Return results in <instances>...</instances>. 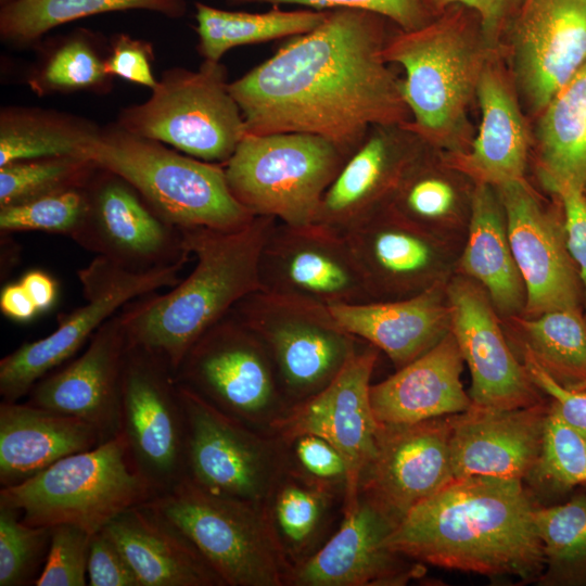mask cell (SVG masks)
I'll return each instance as SVG.
<instances>
[{"label": "cell", "instance_id": "1", "mask_svg": "<svg viewBox=\"0 0 586 586\" xmlns=\"http://www.w3.org/2000/svg\"><path fill=\"white\" fill-rule=\"evenodd\" d=\"M385 17L332 9L309 33L230 82L246 133L305 132L348 157L374 125H405L400 80L382 55Z\"/></svg>", "mask_w": 586, "mask_h": 586}, {"label": "cell", "instance_id": "2", "mask_svg": "<svg viewBox=\"0 0 586 586\" xmlns=\"http://www.w3.org/2000/svg\"><path fill=\"white\" fill-rule=\"evenodd\" d=\"M539 506L521 480L455 477L413 507L386 544L419 563L536 582L545 565Z\"/></svg>", "mask_w": 586, "mask_h": 586}, {"label": "cell", "instance_id": "3", "mask_svg": "<svg viewBox=\"0 0 586 586\" xmlns=\"http://www.w3.org/2000/svg\"><path fill=\"white\" fill-rule=\"evenodd\" d=\"M276 221L255 216L237 229L181 228L195 266L169 291L142 295L119 310L129 344L157 355L176 371L209 327L260 290V252Z\"/></svg>", "mask_w": 586, "mask_h": 586}, {"label": "cell", "instance_id": "4", "mask_svg": "<svg viewBox=\"0 0 586 586\" xmlns=\"http://www.w3.org/2000/svg\"><path fill=\"white\" fill-rule=\"evenodd\" d=\"M451 7L413 30L386 40L382 55L404 68L403 100L411 119L405 126L430 148L464 152L467 110L475 95L491 50L481 30Z\"/></svg>", "mask_w": 586, "mask_h": 586}, {"label": "cell", "instance_id": "5", "mask_svg": "<svg viewBox=\"0 0 586 586\" xmlns=\"http://www.w3.org/2000/svg\"><path fill=\"white\" fill-rule=\"evenodd\" d=\"M87 156L130 183L164 219L179 228L229 230L255 217L232 195L224 164L180 153L117 124L101 127Z\"/></svg>", "mask_w": 586, "mask_h": 586}, {"label": "cell", "instance_id": "6", "mask_svg": "<svg viewBox=\"0 0 586 586\" xmlns=\"http://www.w3.org/2000/svg\"><path fill=\"white\" fill-rule=\"evenodd\" d=\"M157 496L123 434L69 455L25 482L0 489V506L31 526L75 525L93 535L129 508Z\"/></svg>", "mask_w": 586, "mask_h": 586}, {"label": "cell", "instance_id": "7", "mask_svg": "<svg viewBox=\"0 0 586 586\" xmlns=\"http://www.w3.org/2000/svg\"><path fill=\"white\" fill-rule=\"evenodd\" d=\"M177 527L228 586H283L290 562L265 502L211 493L189 477L146 502Z\"/></svg>", "mask_w": 586, "mask_h": 586}, {"label": "cell", "instance_id": "8", "mask_svg": "<svg viewBox=\"0 0 586 586\" xmlns=\"http://www.w3.org/2000/svg\"><path fill=\"white\" fill-rule=\"evenodd\" d=\"M346 158L313 133H245L224 168L232 195L254 216L304 226Z\"/></svg>", "mask_w": 586, "mask_h": 586}, {"label": "cell", "instance_id": "9", "mask_svg": "<svg viewBox=\"0 0 586 586\" xmlns=\"http://www.w3.org/2000/svg\"><path fill=\"white\" fill-rule=\"evenodd\" d=\"M150 98L122 109L123 129L170 145L201 161L225 164L246 133L220 61L199 69L173 67L162 74Z\"/></svg>", "mask_w": 586, "mask_h": 586}, {"label": "cell", "instance_id": "10", "mask_svg": "<svg viewBox=\"0 0 586 586\" xmlns=\"http://www.w3.org/2000/svg\"><path fill=\"white\" fill-rule=\"evenodd\" d=\"M231 311L263 342L289 406L323 390L358 351L328 306L257 290Z\"/></svg>", "mask_w": 586, "mask_h": 586}, {"label": "cell", "instance_id": "11", "mask_svg": "<svg viewBox=\"0 0 586 586\" xmlns=\"http://www.w3.org/2000/svg\"><path fill=\"white\" fill-rule=\"evenodd\" d=\"M176 380L225 415L260 431L289 407L259 337L231 310L189 348Z\"/></svg>", "mask_w": 586, "mask_h": 586}, {"label": "cell", "instance_id": "12", "mask_svg": "<svg viewBox=\"0 0 586 586\" xmlns=\"http://www.w3.org/2000/svg\"><path fill=\"white\" fill-rule=\"evenodd\" d=\"M187 263L136 272L97 256L77 272L85 304L60 315L58 327L50 334L24 343L0 360L2 400L17 402L29 394L40 379L76 354L128 302L175 286L182 279L180 271Z\"/></svg>", "mask_w": 586, "mask_h": 586}, {"label": "cell", "instance_id": "13", "mask_svg": "<svg viewBox=\"0 0 586 586\" xmlns=\"http://www.w3.org/2000/svg\"><path fill=\"white\" fill-rule=\"evenodd\" d=\"M178 387L187 421V477L217 495L265 502L288 468L285 444Z\"/></svg>", "mask_w": 586, "mask_h": 586}, {"label": "cell", "instance_id": "14", "mask_svg": "<svg viewBox=\"0 0 586 586\" xmlns=\"http://www.w3.org/2000/svg\"><path fill=\"white\" fill-rule=\"evenodd\" d=\"M122 391V434L137 469L160 495L187 476V421L175 371L129 344Z\"/></svg>", "mask_w": 586, "mask_h": 586}, {"label": "cell", "instance_id": "15", "mask_svg": "<svg viewBox=\"0 0 586 586\" xmlns=\"http://www.w3.org/2000/svg\"><path fill=\"white\" fill-rule=\"evenodd\" d=\"M88 211L74 242L136 272L188 262L181 228L164 219L126 180L99 167L86 186Z\"/></svg>", "mask_w": 586, "mask_h": 586}, {"label": "cell", "instance_id": "16", "mask_svg": "<svg viewBox=\"0 0 586 586\" xmlns=\"http://www.w3.org/2000/svg\"><path fill=\"white\" fill-rule=\"evenodd\" d=\"M260 290L324 306L374 302L345 234L317 224L270 229L259 257Z\"/></svg>", "mask_w": 586, "mask_h": 586}, {"label": "cell", "instance_id": "17", "mask_svg": "<svg viewBox=\"0 0 586 586\" xmlns=\"http://www.w3.org/2000/svg\"><path fill=\"white\" fill-rule=\"evenodd\" d=\"M378 351L370 344L358 349L323 390L290 405L269 428L282 442L301 433H314L337 448L348 473L343 510L357 504L360 476L375 450L379 422L370 388Z\"/></svg>", "mask_w": 586, "mask_h": 586}, {"label": "cell", "instance_id": "18", "mask_svg": "<svg viewBox=\"0 0 586 586\" xmlns=\"http://www.w3.org/2000/svg\"><path fill=\"white\" fill-rule=\"evenodd\" d=\"M454 479L449 416L379 423L374 454L360 476L359 497L395 527Z\"/></svg>", "mask_w": 586, "mask_h": 586}, {"label": "cell", "instance_id": "19", "mask_svg": "<svg viewBox=\"0 0 586 586\" xmlns=\"http://www.w3.org/2000/svg\"><path fill=\"white\" fill-rule=\"evenodd\" d=\"M454 334L471 372L473 406L514 409L546 402L524 365L513 354L498 314L484 289L466 276L446 285Z\"/></svg>", "mask_w": 586, "mask_h": 586}, {"label": "cell", "instance_id": "20", "mask_svg": "<svg viewBox=\"0 0 586 586\" xmlns=\"http://www.w3.org/2000/svg\"><path fill=\"white\" fill-rule=\"evenodd\" d=\"M509 41L515 87L539 114L586 63V0H523Z\"/></svg>", "mask_w": 586, "mask_h": 586}, {"label": "cell", "instance_id": "21", "mask_svg": "<svg viewBox=\"0 0 586 586\" xmlns=\"http://www.w3.org/2000/svg\"><path fill=\"white\" fill-rule=\"evenodd\" d=\"M496 189L526 291L522 316L532 318L557 309L584 311L582 283L566 249L563 224L546 211L524 179Z\"/></svg>", "mask_w": 586, "mask_h": 586}, {"label": "cell", "instance_id": "22", "mask_svg": "<svg viewBox=\"0 0 586 586\" xmlns=\"http://www.w3.org/2000/svg\"><path fill=\"white\" fill-rule=\"evenodd\" d=\"M394 525L359 497L343 510L337 531L318 549L290 566V586H399L419 578L424 568L392 550Z\"/></svg>", "mask_w": 586, "mask_h": 586}, {"label": "cell", "instance_id": "23", "mask_svg": "<svg viewBox=\"0 0 586 586\" xmlns=\"http://www.w3.org/2000/svg\"><path fill=\"white\" fill-rule=\"evenodd\" d=\"M128 346L118 311L94 332L79 357L40 379L27 403L87 421L98 431L101 443L118 436Z\"/></svg>", "mask_w": 586, "mask_h": 586}, {"label": "cell", "instance_id": "24", "mask_svg": "<svg viewBox=\"0 0 586 586\" xmlns=\"http://www.w3.org/2000/svg\"><path fill=\"white\" fill-rule=\"evenodd\" d=\"M549 400L530 407L492 409L471 405L450 415L455 477L472 475L524 481L542 449Z\"/></svg>", "mask_w": 586, "mask_h": 586}, {"label": "cell", "instance_id": "25", "mask_svg": "<svg viewBox=\"0 0 586 586\" xmlns=\"http://www.w3.org/2000/svg\"><path fill=\"white\" fill-rule=\"evenodd\" d=\"M421 139L405 125H374L326 190L314 224L345 234L385 207Z\"/></svg>", "mask_w": 586, "mask_h": 586}, {"label": "cell", "instance_id": "26", "mask_svg": "<svg viewBox=\"0 0 586 586\" xmlns=\"http://www.w3.org/2000/svg\"><path fill=\"white\" fill-rule=\"evenodd\" d=\"M373 301L412 296L438 281L434 234L387 205L345 232Z\"/></svg>", "mask_w": 586, "mask_h": 586}, {"label": "cell", "instance_id": "27", "mask_svg": "<svg viewBox=\"0 0 586 586\" xmlns=\"http://www.w3.org/2000/svg\"><path fill=\"white\" fill-rule=\"evenodd\" d=\"M329 308L342 328L384 352L397 369L450 331L446 285L441 280L409 297Z\"/></svg>", "mask_w": 586, "mask_h": 586}, {"label": "cell", "instance_id": "28", "mask_svg": "<svg viewBox=\"0 0 586 586\" xmlns=\"http://www.w3.org/2000/svg\"><path fill=\"white\" fill-rule=\"evenodd\" d=\"M463 357L449 331L440 342L380 383L370 400L379 423H413L456 415L472 405L461 383Z\"/></svg>", "mask_w": 586, "mask_h": 586}, {"label": "cell", "instance_id": "29", "mask_svg": "<svg viewBox=\"0 0 586 586\" xmlns=\"http://www.w3.org/2000/svg\"><path fill=\"white\" fill-rule=\"evenodd\" d=\"M102 531L140 586H225L192 543L146 502L122 512Z\"/></svg>", "mask_w": 586, "mask_h": 586}, {"label": "cell", "instance_id": "30", "mask_svg": "<svg viewBox=\"0 0 586 586\" xmlns=\"http://www.w3.org/2000/svg\"><path fill=\"white\" fill-rule=\"evenodd\" d=\"M475 97L481 110L477 135L468 150L451 155L450 165L495 188L524 179L530 141L525 119L511 86L489 60Z\"/></svg>", "mask_w": 586, "mask_h": 586}, {"label": "cell", "instance_id": "31", "mask_svg": "<svg viewBox=\"0 0 586 586\" xmlns=\"http://www.w3.org/2000/svg\"><path fill=\"white\" fill-rule=\"evenodd\" d=\"M101 443L98 431L77 417L29 403L0 404V484L25 482L60 459Z\"/></svg>", "mask_w": 586, "mask_h": 586}, {"label": "cell", "instance_id": "32", "mask_svg": "<svg viewBox=\"0 0 586 586\" xmlns=\"http://www.w3.org/2000/svg\"><path fill=\"white\" fill-rule=\"evenodd\" d=\"M460 270L480 284L501 317L522 316L526 291L510 246L507 220L495 187L476 183Z\"/></svg>", "mask_w": 586, "mask_h": 586}, {"label": "cell", "instance_id": "33", "mask_svg": "<svg viewBox=\"0 0 586 586\" xmlns=\"http://www.w3.org/2000/svg\"><path fill=\"white\" fill-rule=\"evenodd\" d=\"M536 128L537 174L559 195L582 191L586 178V63L552 97Z\"/></svg>", "mask_w": 586, "mask_h": 586}, {"label": "cell", "instance_id": "34", "mask_svg": "<svg viewBox=\"0 0 586 586\" xmlns=\"http://www.w3.org/2000/svg\"><path fill=\"white\" fill-rule=\"evenodd\" d=\"M101 127L68 113L40 107L0 111V166L48 156L82 155Z\"/></svg>", "mask_w": 586, "mask_h": 586}, {"label": "cell", "instance_id": "35", "mask_svg": "<svg viewBox=\"0 0 586 586\" xmlns=\"http://www.w3.org/2000/svg\"><path fill=\"white\" fill-rule=\"evenodd\" d=\"M194 5L198 50L204 60L215 62L239 46L309 33L328 14V10L284 11L278 5L262 13L227 11L202 2H195Z\"/></svg>", "mask_w": 586, "mask_h": 586}, {"label": "cell", "instance_id": "36", "mask_svg": "<svg viewBox=\"0 0 586 586\" xmlns=\"http://www.w3.org/2000/svg\"><path fill=\"white\" fill-rule=\"evenodd\" d=\"M187 8L186 0H14L1 7L0 36L9 44L27 47L54 27L86 16L145 10L179 18Z\"/></svg>", "mask_w": 586, "mask_h": 586}, {"label": "cell", "instance_id": "37", "mask_svg": "<svg viewBox=\"0 0 586 586\" xmlns=\"http://www.w3.org/2000/svg\"><path fill=\"white\" fill-rule=\"evenodd\" d=\"M521 349L560 385L586 391V317L582 309H557L511 319Z\"/></svg>", "mask_w": 586, "mask_h": 586}, {"label": "cell", "instance_id": "38", "mask_svg": "<svg viewBox=\"0 0 586 586\" xmlns=\"http://www.w3.org/2000/svg\"><path fill=\"white\" fill-rule=\"evenodd\" d=\"M101 35L77 28L44 46L27 76L38 95L78 91L109 92L113 76L105 68Z\"/></svg>", "mask_w": 586, "mask_h": 586}, {"label": "cell", "instance_id": "39", "mask_svg": "<svg viewBox=\"0 0 586 586\" xmlns=\"http://www.w3.org/2000/svg\"><path fill=\"white\" fill-rule=\"evenodd\" d=\"M336 495L288 468L265 501L276 538L290 564L315 551ZM290 565V566H291Z\"/></svg>", "mask_w": 586, "mask_h": 586}, {"label": "cell", "instance_id": "40", "mask_svg": "<svg viewBox=\"0 0 586 586\" xmlns=\"http://www.w3.org/2000/svg\"><path fill=\"white\" fill-rule=\"evenodd\" d=\"M581 488L564 502L536 511L545 558L536 581L542 586H586V491Z\"/></svg>", "mask_w": 586, "mask_h": 586}, {"label": "cell", "instance_id": "41", "mask_svg": "<svg viewBox=\"0 0 586 586\" xmlns=\"http://www.w3.org/2000/svg\"><path fill=\"white\" fill-rule=\"evenodd\" d=\"M525 481L533 494L538 492L549 498L573 493L586 484V440L550 404L540 454Z\"/></svg>", "mask_w": 586, "mask_h": 586}, {"label": "cell", "instance_id": "42", "mask_svg": "<svg viewBox=\"0 0 586 586\" xmlns=\"http://www.w3.org/2000/svg\"><path fill=\"white\" fill-rule=\"evenodd\" d=\"M98 168L95 162L82 155L38 157L5 164L0 166V206L82 188Z\"/></svg>", "mask_w": 586, "mask_h": 586}, {"label": "cell", "instance_id": "43", "mask_svg": "<svg viewBox=\"0 0 586 586\" xmlns=\"http://www.w3.org/2000/svg\"><path fill=\"white\" fill-rule=\"evenodd\" d=\"M86 186L0 206L1 233L40 231L72 239L88 211Z\"/></svg>", "mask_w": 586, "mask_h": 586}, {"label": "cell", "instance_id": "44", "mask_svg": "<svg viewBox=\"0 0 586 586\" xmlns=\"http://www.w3.org/2000/svg\"><path fill=\"white\" fill-rule=\"evenodd\" d=\"M51 527L31 526L16 509L0 506V586L34 584L44 565Z\"/></svg>", "mask_w": 586, "mask_h": 586}, {"label": "cell", "instance_id": "45", "mask_svg": "<svg viewBox=\"0 0 586 586\" xmlns=\"http://www.w3.org/2000/svg\"><path fill=\"white\" fill-rule=\"evenodd\" d=\"M288 469L306 482L344 497L347 466L337 448L324 437L301 433L283 442Z\"/></svg>", "mask_w": 586, "mask_h": 586}, {"label": "cell", "instance_id": "46", "mask_svg": "<svg viewBox=\"0 0 586 586\" xmlns=\"http://www.w3.org/2000/svg\"><path fill=\"white\" fill-rule=\"evenodd\" d=\"M91 534L71 524L51 526L50 545L36 586H85Z\"/></svg>", "mask_w": 586, "mask_h": 586}, {"label": "cell", "instance_id": "47", "mask_svg": "<svg viewBox=\"0 0 586 586\" xmlns=\"http://www.w3.org/2000/svg\"><path fill=\"white\" fill-rule=\"evenodd\" d=\"M231 4L271 3L300 4L316 10L356 9L377 13L399 26L402 30H413L433 17L421 0H227Z\"/></svg>", "mask_w": 586, "mask_h": 586}, {"label": "cell", "instance_id": "48", "mask_svg": "<svg viewBox=\"0 0 586 586\" xmlns=\"http://www.w3.org/2000/svg\"><path fill=\"white\" fill-rule=\"evenodd\" d=\"M105 68L111 76L153 89L157 79L153 73L154 52L150 42L128 34H116L109 42Z\"/></svg>", "mask_w": 586, "mask_h": 586}, {"label": "cell", "instance_id": "49", "mask_svg": "<svg viewBox=\"0 0 586 586\" xmlns=\"http://www.w3.org/2000/svg\"><path fill=\"white\" fill-rule=\"evenodd\" d=\"M522 362L550 406L574 431L586 440V391L570 390L556 382L532 357L521 349Z\"/></svg>", "mask_w": 586, "mask_h": 586}, {"label": "cell", "instance_id": "50", "mask_svg": "<svg viewBox=\"0 0 586 586\" xmlns=\"http://www.w3.org/2000/svg\"><path fill=\"white\" fill-rule=\"evenodd\" d=\"M87 576L91 586H140L120 550L102 530L91 536Z\"/></svg>", "mask_w": 586, "mask_h": 586}, {"label": "cell", "instance_id": "51", "mask_svg": "<svg viewBox=\"0 0 586 586\" xmlns=\"http://www.w3.org/2000/svg\"><path fill=\"white\" fill-rule=\"evenodd\" d=\"M432 17L451 7L470 9L477 15L480 30L486 46L492 50L498 42L500 31L519 0H421Z\"/></svg>", "mask_w": 586, "mask_h": 586}, {"label": "cell", "instance_id": "52", "mask_svg": "<svg viewBox=\"0 0 586 586\" xmlns=\"http://www.w3.org/2000/svg\"><path fill=\"white\" fill-rule=\"evenodd\" d=\"M563 207V231L568 252L577 269L583 290L586 317V200L579 190L560 193Z\"/></svg>", "mask_w": 586, "mask_h": 586}, {"label": "cell", "instance_id": "53", "mask_svg": "<svg viewBox=\"0 0 586 586\" xmlns=\"http://www.w3.org/2000/svg\"><path fill=\"white\" fill-rule=\"evenodd\" d=\"M0 309L3 315L20 322L29 321L39 313L21 282L10 283L2 288Z\"/></svg>", "mask_w": 586, "mask_h": 586}, {"label": "cell", "instance_id": "54", "mask_svg": "<svg viewBox=\"0 0 586 586\" xmlns=\"http://www.w3.org/2000/svg\"><path fill=\"white\" fill-rule=\"evenodd\" d=\"M39 311L51 308L58 295L55 280L42 270H29L20 280Z\"/></svg>", "mask_w": 586, "mask_h": 586}, {"label": "cell", "instance_id": "55", "mask_svg": "<svg viewBox=\"0 0 586 586\" xmlns=\"http://www.w3.org/2000/svg\"><path fill=\"white\" fill-rule=\"evenodd\" d=\"M582 193L586 200V178H585V181H584V184H583V188H582Z\"/></svg>", "mask_w": 586, "mask_h": 586}, {"label": "cell", "instance_id": "56", "mask_svg": "<svg viewBox=\"0 0 586 586\" xmlns=\"http://www.w3.org/2000/svg\"><path fill=\"white\" fill-rule=\"evenodd\" d=\"M12 1H14V0H0V4L2 7V5H5V4H8V3L12 2Z\"/></svg>", "mask_w": 586, "mask_h": 586}, {"label": "cell", "instance_id": "57", "mask_svg": "<svg viewBox=\"0 0 586 586\" xmlns=\"http://www.w3.org/2000/svg\"><path fill=\"white\" fill-rule=\"evenodd\" d=\"M586 491V484L582 486Z\"/></svg>", "mask_w": 586, "mask_h": 586}, {"label": "cell", "instance_id": "58", "mask_svg": "<svg viewBox=\"0 0 586 586\" xmlns=\"http://www.w3.org/2000/svg\"><path fill=\"white\" fill-rule=\"evenodd\" d=\"M523 0H519V4L522 2Z\"/></svg>", "mask_w": 586, "mask_h": 586}]
</instances>
